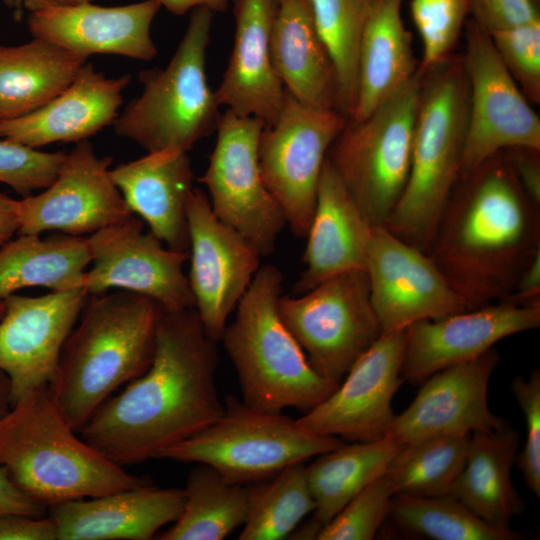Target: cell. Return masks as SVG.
Wrapping results in <instances>:
<instances>
[{"label":"cell","instance_id":"obj_39","mask_svg":"<svg viewBox=\"0 0 540 540\" xmlns=\"http://www.w3.org/2000/svg\"><path fill=\"white\" fill-rule=\"evenodd\" d=\"M470 13L469 0H412L411 15L422 41L419 69L426 73L454 49Z\"/></svg>","mask_w":540,"mask_h":540},{"label":"cell","instance_id":"obj_52","mask_svg":"<svg viewBox=\"0 0 540 540\" xmlns=\"http://www.w3.org/2000/svg\"><path fill=\"white\" fill-rule=\"evenodd\" d=\"M11 408V385L7 375L0 370V418Z\"/></svg>","mask_w":540,"mask_h":540},{"label":"cell","instance_id":"obj_8","mask_svg":"<svg viewBox=\"0 0 540 540\" xmlns=\"http://www.w3.org/2000/svg\"><path fill=\"white\" fill-rule=\"evenodd\" d=\"M425 74L417 72L365 119L347 121L327 159L370 226H384L408 179Z\"/></svg>","mask_w":540,"mask_h":540},{"label":"cell","instance_id":"obj_54","mask_svg":"<svg viewBox=\"0 0 540 540\" xmlns=\"http://www.w3.org/2000/svg\"><path fill=\"white\" fill-rule=\"evenodd\" d=\"M4 311H5V303L3 299H0V318L2 317Z\"/></svg>","mask_w":540,"mask_h":540},{"label":"cell","instance_id":"obj_1","mask_svg":"<svg viewBox=\"0 0 540 540\" xmlns=\"http://www.w3.org/2000/svg\"><path fill=\"white\" fill-rule=\"evenodd\" d=\"M195 308L163 311L149 368L109 397L79 431L118 465L160 458L224 412L216 385L218 353Z\"/></svg>","mask_w":540,"mask_h":540},{"label":"cell","instance_id":"obj_38","mask_svg":"<svg viewBox=\"0 0 540 540\" xmlns=\"http://www.w3.org/2000/svg\"><path fill=\"white\" fill-rule=\"evenodd\" d=\"M374 0H308L317 33L333 63L338 110L349 117L357 89L361 36Z\"/></svg>","mask_w":540,"mask_h":540},{"label":"cell","instance_id":"obj_7","mask_svg":"<svg viewBox=\"0 0 540 540\" xmlns=\"http://www.w3.org/2000/svg\"><path fill=\"white\" fill-rule=\"evenodd\" d=\"M213 15L205 7L193 9L169 63L139 73L143 91L113 122L118 136L147 152L165 148L188 152L216 132L221 106L206 69Z\"/></svg>","mask_w":540,"mask_h":540},{"label":"cell","instance_id":"obj_34","mask_svg":"<svg viewBox=\"0 0 540 540\" xmlns=\"http://www.w3.org/2000/svg\"><path fill=\"white\" fill-rule=\"evenodd\" d=\"M184 491L181 515L157 539L222 540L247 518L250 487L229 481L209 465L196 463L190 469Z\"/></svg>","mask_w":540,"mask_h":540},{"label":"cell","instance_id":"obj_40","mask_svg":"<svg viewBox=\"0 0 540 540\" xmlns=\"http://www.w3.org/2000/svg\"><path fill=\"white\" fill-rule=\"evenodd\" d=\"M393 492L383 473L370 482L318 531L319 540H371L388 518Z\"/></svg>","mask_w":540,"mask_h":540},{"label":"cell","instance_id":"obj_2","mask_svg":"<svg viewBox=\"0 0 540 540\" xmlns=\"http://www.w3.org/2000/svg\"><path fill=\"white\" fill-rule=\"evenodd\" d=\"M501 153L458 180L427 252L468 309L506 300L540 249V206Z\"/></svg>","mask_w":540,"mask_h":540},{"label":"cell","instance_id":"obj_27","mask_svg":"<svg viewBox=\"0 0 540 540\" xmlns=\"http://www.w3.org/2000/svg\"><path fill=\"white\" fill-rule=\"evenodd\" d=\"M371 232L372 226L326 157L305 237L304 270L293 294L305 293L343 273L366 270Z\"/></svg>","mask_w":540,"mask_h":540},{"label":"cell","instance_id":"obj_47","mask_svg":"<svg viewBox=\"0 0 540 540\" xmlns=\"http://www.w3.org/2000/svg\"><path fill=\"white\" fill-rule=\"evenodd\" d=\"M47 508L27 496L0 466V514H23L34 517L45 515Z\"/></svg>","mask_w":540,"mask_h":540},{"label":"cell","instance_id":"obj_50","mask_svg":"<svg viewBox=\"0 0 540 540\" xmlns=\"http://www.w3.org/2000/svg\"><path fill=\"white\" fill-rule=\"evenodd\" d=\"M175 15H184L198 7H205L212 12L223 13L227 10L230 0H152Z\"/></svg>","mask_w":540,"mask_h":540},{"label":"cell","instance_id":"obj_23","mask_svg":"<svg viewBox=\"0 0 540 540\" xmlns=\"http://www.w3.org/2000/svg\"><path fill=\"white\" fill-rule=\"evenodd\" d=\"M280 0L234 2V44L215 90L220 106L272 125L282 109L285 88L272 59L271 34Z\"/></svg>","mask_w":540,"mask_h":540},{"label":"cell","instance_id":"obj_21","mask_svg":"<svg viewBox=\"0 0 540 540\" xmlns=\"http://www.w3.org/2000/svg\"><path fill=\"white\" fill-rule=\"evenodd\" d=\"M499 361L495 348L442 369L421 384L411 404L395 415L386 437L400 446L430 437L465 435L506 426L491 412L488 386Z\"/></svg>","mask_w":540,"mask_h":540},{"label":"cell","instance_id":"obj_37","mask_svg":"<svg viewBox=\"0 0 540 540\" xmlns=\"http://www.w3.org/2000/svg\"><path fill=\"white\" fill-rule=\"evenodd\" d=\"M314 509L306 465L304 462L291 464L270 481L250 487L248 514L238 539L287 538Z\"/></svg>","mask_w":540,"mask_h":540},{"label":"cell","instance_id":"obj_22","mask_svg":"<svg viewBox=\"0 0 540 540\" xmlns=\"http://www.w3.org/2000/svg\"><path fill=\"white\" fill-rule=\"evenodd\" d=\"M159 9L152 0L111 7L91 2L29 13L27 24L33 37L85 59L112 54L149 61L157 55L151 25Z\"/></svg>","mask_w":540,"mask_h":540},{"label":"cell","instance_id":"obj_18","mask_svg":"<svg viewBox=\"0 0 540 540\" xmlns=\"http://www.w3.org/2000/svg\"><path fill=\"white\" fill-rule=\"evenodd\" d=\"M366 273L382 333L468 310L428 253L384 226L372 227Z\"/></svg>","mask_w":540,"mask_h":540},{"label":"cell","instance_id":"obj_19","mask_svg":"<svg viewBox=\"0 0 540 540\" xmlns=\"http://www.w3.org/2000/svg\"><path fill=\"white\" fill-rule=\"evenodd\" d=\"M87 295L79 288L41 296L12 294L4 299L0 370L10 381L11 406L27 391L51 384Z\"/></svg>","mask_w":540,"mask_h":540},{"label":"cell","instance_id":"obj_33","mask_svg":"<svg viewBox=\"0 0 540 540\" xmlns=\"http://www.w3.org/2000/svg\"><path fill=\"white\" fill-rule=\"evenodd\" d=\"M401 446L385 437L353 442L319 454L306 466L318 531L370 482L381 476Z\"/></svg>","mask_w":540,"mask_h":540},{"label":"cell","instance_id":"obj_6","mask_svg":"<svg viewBox=\"0 0 540 540\" xmlns=\"http://www.w3.org/2000/svg\"><path fill=\"white\" fill-rule=\"evenodd\" d=\"M431 70L425 74L408 179L384 224L426 253L460 177L468 116L463 60H445Z\"/></svg>","mask_w":540,"mask_h":540},{"label":"cell","instance_id":"obj_15","mask_svg":"<svg viewBox=\"0 0 540 540\" xmlns=\"http://www.w3.org/2000/svg\"><path fill=\"white\" fill-rule=\"evenodd\" d=\"M190 269L195 310L209 338L219 342L230 314L260 268L256 247L212 211L207 194L194 188L187 205Z\"/></svg>","mask_w":540,"mask_h":540},{"label":"cell","instance_id":"obj_55","mask_svg":"<svg viewBox=\"0 0 540 540\" xmlns=\"http://www.w3.org/2000/svg\"><path fill=\"white\" fill-rule=\"evenodd\" d=\"M230 1L234 3V2H236L237 0H230Z\"/></svg>","mask_w":540,"mask_h":540},{"label":"cell","instance_id":"obj_4","mask_svg":"<svg viewBox=\"0 0 540 540\" xmlns=\"http://www.w3.org/2000/svg\"><path fill=\"white\" fill-rule=\"evenodd\" d=\"M0 466L27 496L47 509L151 484L84 441L49 386L27 391L0 418Z\"/></svg>","mask_w":540,"mask_h":540},{"label":"cell","instance_id":"obj_30","mask_svg":"<svg viewBox=\"0 0 540 540\" xmlns=\"http://www.w3.org/2000/svg\"><path fill=\"white\" fill-rule=\"evenodd\" d=\"M518 446V433L508 424L470 434L466 462L450 495L483 521L510 527L524 508L511 480Z\"/></svg>","mask_w":540,"mask_h":540},{"label":"cell","instance_id":"obj_17","mask_svg":"<svg viewBox=\"0 0 540 540\" xmlns=\"http://www.w3.org/2000/svg\"><path fill=\"white\" fill-rule=\"evenodd\" d=\"M404 351V331L382 333L337 388L297 423L311 433L352 442L385 438L395 417L392 400L402 381Z\"/></svg>","mask_w":540,"mask_h":540},{"label":"cell","instance_id":"obj_48","mask_svg":"<svg viewBox=\"0 0 540 540\" xmlns=\"http://www.w3.org/2000/svg\"><path fill=\"white\" fill-rule=\"evenodd\" d=\"M506 301L518 304L540 302V249L520 272Z\"/></svg>","mask_w":540,"mask_h":540},{"label":"cell","instance_id":"obj_20","mask_svg":"<svg viewBox=\"0 0 540 540\" xmlns=\"http://www.w3.org/2000/svg\"><path fill=\"white\" fill-rule=\"evenodd\" d=\"M540 326V302L499 301L418 321L404 330L402 378L421 384L447 367L477 358L500 340Z\"/></svg>","mask_w":540,"mask_h":540},{"label":"cell","instance_id":"obj_46","mask_svg":"<svg viewBox=\"0 0 540 540\" xmlns=\"http://www.w3.org/2000/svg\"><path fill=\"white\" fill-rule=\"evenodd\" d=\"M506 157L518 183L525 194L540 206L539 150L528 148L508 149Z\"/></svg>","mask_w":540,"mask_h":540},{"label":"cell","instance_id":"obj_31","mask_svg":"<svg viewBox=\"0 0 540 540\" xmlns=\"http://www.w3.org/2000/svg\"><path fill=\"white\" fill-rule=\"evenodd\" d=\"M90 264L87 236L19 234L0 246V299L28 287L83 289Z\"/></svg>","mask_w":540,"mask_h":540},{"label":"cell","instance_id":"obj_29","mask_svg":"<svg viewBox=\"0 0 540 540\" xmlns=\"http://www.w3.org/2000/svg\"><path fill=\"white\" fill-rule=\"evenodd\" d=\"M402 0H374L360 40L357 89L351 118L365 119L418 70Z\"/></svg>","mask_w":540,"mask_h":540},{"label":"cell","instance_id":"obj_16","mask_svg":"<svg viewBox=\"0 0 540 540\" xmlns=\"http://www.w3.org/2000/svg\"><path fill=\"white\" fill-rule=\"evenodd\" d=\"M112 162L98 156L88 140L77 142L48 187L17 200L18 234L89 236L132 216L112 180Z\"/></svg>","mask_w":540,"mask_h":540},{"label":"cell","instance_id":"obj_28","mask_svg":"<svg viewBox=\"0 0 540 540\" xmlns=\"http://www.w3.org/2000/svg\"><path fill=\"white\" fill-rule=\"evenodd\" d=\"M271 53L275 70L292 96L315 108L338 110L335 69L315 28L308 0H280Z\"/></svg>","mask_w":540,"mask_h":540},{"label":"cell","instance_id":"obj_5","mask_svg":"<svg viewBox=\"0 0 540 540\" xmlns=\"http://www.w3.org/2000/svg\"><path fill=\"white\" fill-rule=\"evenodd\" d=\"M283 275L260 266L235 308L220 341L237 373L242 401L255 409L306 410L324 401L339 384L316 372L278 312Z\"/></svg>","mask_w":540,"mask_h":540},{"label":"cell","instance_id":"obj_43","mask_svg":"<svg viewBox=\"0 0 540 540\" xmlns=\"http://www.w3.org/2000/svg\"><path fill=\"white\" fill-rule=\"evenodd\" d=\"M511 390L525 418L526 439L516 462L529 490L540 496V371L535 369L526 380L516 377Z\"/></svg>","mask_w":540,"mask_h":540},{"label":"cell","instance_id":"obj_36","mask_svg":"<svg viewBox=\"0 0 540 540\" xmlns=\"http://www.w3.org/2000/svg\"><path fill=\"white\" fill-rule=\"evenodd\" d=\"M388 518L401 530L433 540H516L510 527L493 526L452 495H394Z\"/></svg>","mask_w":540,"mask_h":540},{"label":"cell","instance_id":"obj_49","mask_svg":"<svg viewBox=\"0 0 540 540\" xmlns=\"http://www.w3.org/2000/svg\"><path fill=\"white\" fill-rule=\"evenodd\" d=\"M19 231L17 200L0 193V246Z\"/></svg>","mask_w":540,"mask_h":540},{"label":"cell","instance_id":"obj_41","mask_svg":"<svg viewBox=\"0 0 540 540\" xmlns=\"http://www.w3.org/2000/svg\"><path fill=\"white\" fill-rule=\"evenodd\" d=\"M502 63L528 101H540V21L489 33Z\"/></svg>","mask_w":540,"mask_h":540},{"label":"cell","instance_id":"obj_53","mask_svg":"<svg viewBox=\"0 0 540 540\" xmlns=\"http://www.w3.org/2000/svg\"><path fill=\"white\" fill-rule=\"evenodd\" d=\"M7 7L15 10L17 17H20L17 0H1Z\"/></svg>","mask_w":540,"mask_h":540},{"label":"cell","instance_id":"obj_12","mask_svg":"<svg viewBox=\"0 0 540 540\" xmlns=\"http://www.w3.org/2000/svg\"><path fill=\"white\" fill-rule=\"evenodd\" d=\"M264 126L259 118L226 109L199 181L208 191L214 214L248 239L261 256H268L286 220L260 172L258 148Z\"/></svg>","mask_w":540,"mask_h":540},{"label":"cell","instance_id":"obj_51","mask_svg":"<svg viewBox=\"0 0 540 540\" xmlns=\"http://www.w3.org/2000/svg\"><path fill=\"white\" fill-rule=\"evenodd\" d=\"M93 0H17L21 16L22 8L29 13L56 7L76 6L91 3Z\"/></svg>","mask_w":540,"mask_h":540},{"label":"cell","instance_id":"obj_25","mask_svg":"<svg viewBox=\"0 0 540 540\" xmlns=\"http://www.w3.org/2000/svg\"><path fill=\"white\" fill-rule=\"evenodd\" d=\"M184 488L151 484L49 507L57 540H150L175 522L185 504Z\"/></svg>","mask_w":540,"mask_h":540},{"label":"cell","instance_id":"obj_14","mask_svg":"<svg viewBox=\"0 0 540 540\" xmlns=\"http://www.w3.org/2000/svg\"><path fill=\"white\" fill-rule=\"evenodd\" d=\"M91 267L83 277L88 295L125 290L147 296L165 311L194 308L184 265L188 252L175 251L132 215L87 236Z\"/></svg>","mask_w":540,"mask_h":540},{"label":"cell","instance_id":"obj_13","mask_svg":"<svg viewBox=\"0 0 540 540\" xmlns=\"http://www.w3.org/2000/svg\"><path fill=\"white\" fill-rule=\"evenodd\" d=\"M463 65L468 116L460 178L504 149L540 150V119L502 63L491 37L473 20L466 26Z\"/></svg>","mask_w":540,"mask_h":540},{"label":"cell","instance_id":"obj_45","mask_svg":"<svg viewBox=\"0 0 540 540\" xmlns=\"http://www.w3.org/2000/svg\"><path fill=\"white\" fill-rule=\"evenodd\" d=\"M0 540H57L52 518L23 514H0Z\"/></svg>","mask_w":540,"mask_h":540},{"label":"cell","instance_id":"obj_32","mask_svg":"<svg viewBox=\"0 0 540 540\" xmlns=\"http://www.w3.org/2000/svg\"><path fill=\"white\" fill-rule=\"evenodd\" d=\"M86 61L36 37L19 45H0V119L22 116L52 100Z\"/></svg>","mask_w":540,"mask_h":540},{"label":"cell","instance_id":"obj_9","mask_svg":"<svg viewBox=\"0 0 540 540\" xmlns=\"http://www.w3.org/2000/svg\"><path fill=\"white\" fill-rule=\"evenodd\" d=\"M223 414L205 429L160 456L211 466L229 481L246 484L270 479L285 467L305 462L344 442L303 429L281 412L252 408L227 396Z\"/></svg>","mask_w":540,"mask_h":540},{"label":"cell","instance_id":"obj_44","mask_svg":"<svg viewBox=\"0 0 540 540\" xmlns=\"http://www.w3.org/2000/svg\"><path fill=\"white\" fill-rule=\"evenodd\" d=\"M473 21L488 33L540 21L535 0H469Z\"/></svg>","mask_w":540,"mask_h":540},{"label":"cell","instance_id":"obj_24","mask_svg":"<svg viewBox=\"0 0 540 540\" xmlns=\"http://www.w3.org/2000/svg\"><path fill=\"white\" fill-rule=\"evenodd\" d=\"M131 75L107 77L85 63L71 84L52 100L22 116L0 119V138L39 149L88 140L113 124Z\"/></svg>","mask_w":540,"mask_h":540},{"label":"cell","instance_id":"obj_10","mask_svg":"<svg viewBox=\"0 0 540 540\" xmlns=\"http://www.w3.org/2000/svg\"><path fill=\"white\" fill-rule=\"evenodd\" d=\"M278 312L312 368L336 384L382 334L366 270L343 273L302 294L282 295Z\"/></svg>","mask_w":540,"mask_h":540},{"label":"cell","instance_id":"obj_3","mask_svg":"<svg viewBox=\"0 0 540 540\" xmlns=\"http://www.w3.org/2000/svg\"><path fill=\"white\" fill-rule=\"evenodd\" d=\"M163 311L153 299L130 291L87 295L49 385L76 432L116 389L149 368Z\"/></svg>","mask_w":540,"mask_h":540},{"label":"cell","instance_id":"obj_35","mask_svg":"<svg viewBox=\"0 0 540 540\" xmlns=\"http://www.w3.org/2000/svg\"><path fill=\"white\" fill-rule=\"evenodd\" d=\"M469 440L470 434L444 435L401 446L384 472L393 495L450 494L464 468Z\"/></svg>","mask_w":540,"mask_h":540},{"label":"cell","instance_id":"obj_11","mask_svg":"<svg viewBox=\"0 0 540 540\" xmlns=\"http://www.w3.org/2000/svg\"><path fill=\"white\" fill-rule=\"evenodd\" d=\"M347 118L336 109L306 105L285 89L278 118L261 132L258 156L263 182L297 237L307 235L323 164Z\"/></svg>","mask_w":540,"mask_h":540},{"label":"cell","instance_id":"obj_42","mask_svg":"<svg viewBox=\"0 0 540 540\" xmlns=\"http://www.w3.org/2000/svg\"><path fill=\"white\" fill-rule=\"evenodd\" d=\"M64 152H45L0 138V183L22 196L45 189L56 178Z\"/></svg>","mask_w":540,"mask_h":540},{"label":"cell","instance_id":"obj_26","mask_svg":"<svg viewBox=\"0 0 540 540\" xmlns=\"http://www.w3.org/2000/svg\"><path fill=\"white\" fill-rule=\"evenodd\" d=\"M130 211L168 248L188 252L187 205L194 189L188 152L165 148L111 167Z\"/></svg>","mask_w":540,"mask_h":540}]
</instances>
